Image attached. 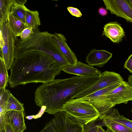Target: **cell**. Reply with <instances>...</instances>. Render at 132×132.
Listing matches in <instances>:
<instances>
[{"label": "cell", "mask_w": 132, "mask_h": 132, "mask_svg": "<svg viewBox=\"0 0 132 132\" xmlns=\"http://www.w3.org/2000/svg\"><path fill=\"white\" fill-rule=\"evenodd\" d=\"M64 67L50 55L33 51L15 56L9 83L14 88L31 83H48L55 79Z\"/></svg>", "instance_id": "cell-1"}, {"label": "cell", "mask_w": 132, "mask_h": 132, "mask_svg": "<svg viewBox=\"0 0 132 132\" xmlns=\"http://www.w3.org/2000/svg\"><path fill=\"white\" fill-rule=\"evenodd\" d=\"M99 75L88 77L78 76L64 79H55L43 84L35 92L36 105L45 107V112L54 115L63 111L64 105L77 95L95 82Z\"/></svg>", "instance_id": "cell-2"}, {"label": "cell", "mask_w": 132, "mask_h": 132, "mask_svg": "<svg viewBox=\"0 0 132 132\" xmlns=\"http://www.w3.org/2000/svg\"><path fill=\"white\" fill-rule=\"evenodd\" d=\"M63 111L84 125L99 118V113L95 106L88 101L73 99L67 102Z\"/></svg>", "instance_id": "cell-3"}, {"label": "cell", "mask_w": 132, "mask_h": 132, "mask_svg": "<svg viewBox=\"0 0 132 132\" xmlns=\"http://www.w3.org/2000/svg\"><path fill=\"white\" fill-rule=\"evenodd\" d=\"M54 115L39 132H83L84 125L65 111H61Z\"/></svg>", "instance_id": "cell-4"}, {"label": "cell", "mask_w": 132, "mask_h": 132, "mask_svg": "<svg viewBox=\"0 0 132 132\" xmlns=\"http://www.w3.org/2000/svg\"><path fill=\"white\" fill-rule=\"evenodd\" d=\"M0 56L7 70L10 69L15 59L16 38L9 27L7 21L0 24Z\"/></svg>", "instance_id": "cell-5"}, {"label": "cell", "mask_w": 132, "mask_h": 132, "mask_svg": "<svg viewBox=\"0 0 132 132\" xmlns=\"http://www.w3.org/2000/svg\"><path fill=\"white\" fill-rule=\"evenodd\" d=\"M122 82L97 91L90 94L77 99L88 101L92 104L98 111L99 118L103 119L116 105L113 104L105 97L106 95L116 88Z\"/></svg>", "instance_id": "cell-6"}, {"label": "cell", "mask_w": 132, "mask_h": 132, "mask_svg": "<svg viewBox=\"0 0 132 132\" xmlns=\"http://www.w3.org/2000/svg\"><path fill=\"white\" fill-rule=\"evenodd\" d=\"M121 75L113 72L105 71L99 76L97 81L86 89L76 95L74 98H79L116 83L123 81Z\"/></svg>", "instance_id": "cell-7"}, {"label": "cell", "mask_w": 132, "mask_h": 132, "mask_svg": "<svg viewBox=\"0 0 132 132\" xmlns=\"http://www.w3.org/2000/svg\"><path fill=\"white\" fill-rule=\"evenodd\" d=\"M106 9L111 13L132 23V8L127 0H103Z\"/></svg>", "instance_id": "cell-8"}, {"label": "cell", "mask_w": 132, "mask_h": 132, "mask_svg": "<svg viewBox=\"0 0 132 132\" xmlns=\"http://www.w3.org/2000/svg\"><path fill=\"white\" fill-rule=\"evenodd\" d=\"M105 96L116 105L122 103L127 104L128 101H132V86L128 82L123 81Z\"/></svg>", "instance_id": "cell-9"}, {"label": "cell", "mask_w": 132, "mask_h": 132, "mask_svg": "<svg viewBox=\"0 0 132 132\" xmlns=\"http://www.w3.org/2000/svg\"><path fill=\"white\" fill-rule=\"evenodd\" d=\"M62 71L76 76L83 77L99 76L102 73L97 69L79 61L75 65H70L64 67Z\"/></svg>", "instance_id": "cell-10"}, {"label": "cell", "mask_w": 132, "mask_h": 132, "mask_svg": "<svg viewBox=\"0 0 132 132\" xmlns=\"http://www.w3.org/2000/svg\"><path fill=\"white\" fill-rule=\"evenodd\" d=\"M4 114L6 123L10 126L14 132H23L26 129L24 111H7Z\"/></svg>", "instance_id": "cell-11"}, {"label": "cell", "mask_w": 132, "mask_h": 132, "mask_svg": "<svg viewBox=\"0 0 132 132\" xmlns=\"http://www.w3.org/2000/svg\"><path fill=\"white\" fill-rule=\"evenodd\" d=\"M112 54L105 50L93 49L87 55L86 61L91 66L103 67L112 57Z\"/></svg>", "instance_id": "cell-12"}, {"label": "cell", "mask_w": 132, "mask_h": 132, "mask_svg": "<svg viewBox=\"0 0 132 132\" xmlns=\"http://www.w3.org/2000/svg\"><path fill=\"white\" fill-rule=\"evenodd\" d=\"M52 37L70 65L76 64L78 61L76 56L68 45L65 36L61 34L55 33L52 34Z\"/></svg>", "instance_id": "cell-13"}, {"label": "cell", "mask_w": 132, "mask_h": 132, "mask_svg": "<svg viewBox=\"0 0 132 132\" xmlns=\"http://www.w3.org/2000/svg\"><path fill=\"white\" fill-rule=\"evenodd\" d=\"M125 35L123 28L117 22H109L105 25L102 35L109 38L113 43H116L121 42Z\"/></svg>", "instance_id": "cell-14"}, {"label": "cell", "mask_w": 132, "mask_h": 132, "mask_svg": "<svg viewBox=\"0 0 132 132\" xmlns=\"http://www.w3.org/2000/svg\"><path fill=\"white\" fill-rule=\"evenodd\" d=\"M26 24L32 28L33 33L40 32L38 27L41 25L39 14L37 11H31L28 9L26 12Z\"/></svg>", "instance_id": "cell-15"}, {"label": "cell", "mask_w": 132, "mask_h": 132, "mask_svg": "<svg viewBox=\"0 0 132 132\" xmlns=\"http://www.w3.org/2000/svg\"><path fill=\"white\" fill-rule=\"evenodd\" d=\"M7 22L10 29L16 38L24 29L28 27L25 23L11 12L8 16Z\"/></svg>", "instance_id": "cell-16"}, {"label": "cell", "mask_w": 132, "mask_h": 132, "mask_svg": "<svg viewBox=\"0 0 132 132\" xmlns=\"http://www.w3.org/2000/svg\"><path fill=\"white\" fill-rule=\"evenodd\" d=\"M27 1L26 0H15L11 11V13L25 24L26 12L28 8L25 4Z\"/></svg>", "instance_id": "cell-17"}, {"label": "cell", "mask_w": 132, "mask_h": 132, "mask_svg": "<svg viewBox=\"0 0 132 132\" xmlns=\"http://www.w3.org/2000/svg\"><path fill=\"white\" fill-rule=\"evenodd\" d=\"M15 0H0V24L7 21L12 7Z\"/></svg>", "instance_id": "cell-18"}, {"label": "cell", "mask_w": 132, "mask_h": 132, "mask_svg": "<svg viewBox=\"0 0 132 132\" xmlns=\"http://www.w3.org/2000/svg\"><path fill=\"white\" fill-rule=\"evenodd\" d=\"M111 120L120 123L132 130V121L120 115L118 110L113 108L111 111L106 116Z\"/></svg>", "instance_id": "cell-19"}, {"label": "cell", "mask_w": 132, "mask_h": 132, "mask_svg": "<svg viewBox=\"0 0 132 132\" xmlns=\"http://www.w3.org/2000/svg\"><path fill=\"white\" fill-rule=\"evenodd\" d=\"M103 123L114 132H132V130L124 125L114 121L105 116L103 119Z\"/></svg>", "instance_id": "cell-20"}, {"label": "cell", "mask_w": 132, "mask_h": 132, "mask_svg": "<svg viewBox=\"0 0 132 132\" xmlns=\"http://www.w3.org/2000/svg\"><path fill=\"white\" fill-rule=\"evenodd\" d=\"M23 104L20 102L10 93L8 97L5 111H24Z\"/></svg>", "instance_id": "cell-21"}, {"label": "cell", "mask_w": 132, "mask_h": 132, "mask_svg": "<svg viewBox=\"0 0 132 132\" xmlns=\"http://www.w3.org/2000/svg\"><path fill=\"white\" fill-rule=\"evenodd\" d=\"M7 70L3 60L0 57V89L5 88L7 85L9 76Z\"/></svg>", "instance_id": "cell-22"}, {"label": "cell", "mask_w": 132, "mask_h": 132, "mask_svg": "<svg viewBox=\"0 0 132 132\" xmlns=\"http://www.w3.org/2000/svg\"><path fill=\"white\" fill-rule=\"evenodd\" d=\"M10 92L6 88L0 89V113L5 112L8 97Z\"/></svg>", "instance_id": "cell-23"}, {"label": "cell", "mask_w": 132, "mask_h": 132, "mask_svg": "<svg viewBox=\"0 0 132 132\" xmlns=\"http://www.w3.org/2000/svg\"><path fill=\"white\" fill-rule=\"evenodd\" d=\"M95 121H92L84 125L83 132H97V125L95 124Z\"/></svg>", "instance_id": "cell-24"}, {"label": "cell", "mask_w": 132, "mask_h": 132, "mask_svg": "<svg viewBox=\"0 0 132 132\" xmlns=\"http://www.w3.org/2000/svg\"><path fill=\"white\" fill-rule=\"evenodd\" d=\"M33 33L31 28L28 27L24 29L21 32L19 36L22 40H24L28 38Z\"/></svg>", "instance_id": "cell-25"}, {"label": "cell", "mask_w": 132, "mask_h": 132, "mask_svg": "<svg viewBox=\"0 0 132 132\" xmlns=\"http://www.w3.org/2000/svg\"><path fill=\"white\" fill-rule=\"evenodd\" d=\"M67 10L70 14L77 17H80L82 16V14L77 8L72 7H68Z\"/></svg>", "instance_id": "cell-26"}, {"label": "cell", "mask_w": 132, "mask_h": 132, "mask_svg": "<svg viewBox=\"0 0 132 132\" xmlns=\"http://www.w3.org/2000/svg\"><path fill=\"white\" fill-rule=\"evenodd\" d=\"M124 67V68L127 69L132 73V54L128 57L125 62Z\"/></svg>", "instance_id": "cell-27"}, {"label": "cell", "mask_w": 132, "mask_h": 132, "mask_svg": "<svg viewBox=\"0 0 132 132\" xmlns=\"http://www.w3.org/2000/svg\"><path fill=\"white\" fill-rule=\"evenodd\" d=\"M41 108L40 111L37 114L35 115H30L26 116V118L30 120L32 119H36L40 117L44 112H45L46 108L44 106H42Z\"/></svg>", "instance_id": "cell-28"}, {"label": "cell", "mask_w": 132, "mask_h": 132, "mask_svg": "<svg viewBox=\"0 0 132 132\" xmlns=\"http://www.w3.org/2000/svg\"><path fill=\"white\" fill-rule=\"evenodd\" d=\"M0 132H14L10 126L6 123L4 129L0 130Z\"/></svg>", "instance_id": "cell-29"}, {"label": "cell", "mask_w": 132, "mask_h": 132, "mask_svg": "<svg viewBox=\"0 0 132 132\" xmlns=\"http://www.w3.org/2000/svg\"><path fill=\"white\" fill-rule=\"evenodd\" d=\"M98 12L102 16H105L108 14L107 10L103 7H100L98 9Z\"/></svg>", "instance_id": "cell-30"}, {"label": "cell", "mask_w": 132, "mask_h": 132, "mask_svg": "<svg viewBox=\"0 0 132 132\" xmlns=\"http://www.w3.org/2000/svg\"><path fill=\"white\" fill-rule=\"evenodd\" d=\"M105 130L102 128V126L97 125V132H105Z\"/></svg>", "instance_id": "cell-31"}, {"label": "cell", "mask_w": 132, "mask_h": 132, "mask_svg": "<svg viewBox=\"0 0 132 132\" xmlns=\"http://www.w3.org/2000/svg\"><path fill=\"white\" fill-rule=\"evenodd\" d=\"M107 127L106 130H105V132H114L109 127Z\"/></svg>", "instance_id": "cell-32"}, {"label": "cell", "mask_w": 132, "mask_h": 132, "mask_svg": "<svg viewBox=\"0 0 132 132\" xmlns=\"http://www.w3.org/2000/svg\"><path fill=\"white\" fill-rule=\"evenodd\" d=\"M129 83L132 86V78L130 81L129 82Z\"/></svg>", "instance_id": "cell-33"}, {"label": "cell", "mask_w": 132, "mask_h": 132, "mask_svg": "<svg viewBox=\"0 0 132 132\" xmlns=\"http://www.w3.org/2000/svg\"><path fill=\"white\" fill-rule=\"evenodd\" d=\"M130 111L132 113V108L131 110H130Z\"/></svg>", "instance_id": "cell-34"}]
</instances>
